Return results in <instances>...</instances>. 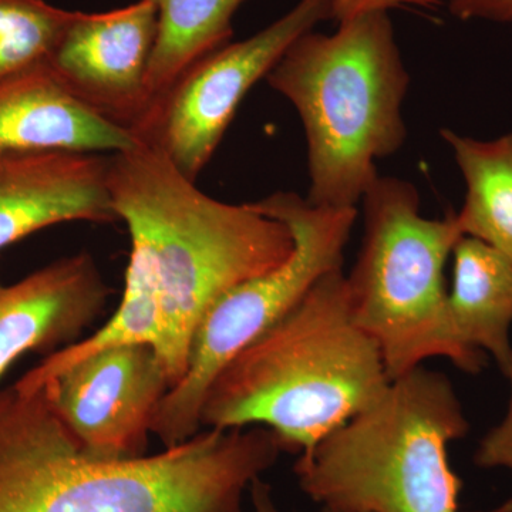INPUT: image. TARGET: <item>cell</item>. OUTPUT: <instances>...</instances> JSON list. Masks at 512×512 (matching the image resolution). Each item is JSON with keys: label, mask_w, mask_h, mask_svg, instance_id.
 Segmentation results:
<instances>
[{"label": "cell", "mask_w": 512, "mask_h": 512, "mask_svg": "<svg viewBox=\"0 0 512 512\" xmlns=\"http://www.w3.org/2000/svg\"><path fill=\"white\" fill-rule=\"evenodd\" d=\"M284 447L266 427L202 429L153 456H87L45 386L0 390V512H244Z\"/></svg>", "instance_id": "obj_1"}, {"label": "cell", "mask_w": 512, "mask_h": 512, "mask_svg": "<svg viewBox=\"0 0 512 512\" xmlns=\"http://www.w3.org/2000/svg\"><path fill=\"white\" fill-rule=\"evenodd\" d=\"M111 205L150 262L163 313L158 355L171 389L187 370L198 323L224 293L292 254L291 231L248 204L215 200L157 148L109 157Z\"/></svg>", "instance_id": "obj_2"}, {"label": "cell", "mask_w": 512, "mask_h": 512, "mask_svg": "<svg viewBox=\"0 0 512 512\" xmlns=\"http://www.w3.org/2000/svg\"><path fill=\"white\" fill-rule=\"evenodd\" d=\"M390 382L382 353L353 319L338 269L218 373L201 429L266 427L284 451L301 454L377 402Z\"/></svg>", "instance_id": "obj_3"}, {"label": "cell", "mask_w": 512, "mask_h": 512, "mask_svg": "<svg viewBox=\"0 0 512 512\" xmlns=\"http://www.w3.org/2000/svg\"><path fill=\"white\" fill-rule=\"evenodd\" d=\"M266 82L298 111L308 147L313 207L348 210L379 177L376 161L407 138L410 86L389 12L375 10L293 42Z\"/></svg>", "instance_id": "obj_4"}, {"label": "cell", "mask_w": 512, "mask_h": 512, "mask_svg": "<svg viewBox=\"0 0 512 512\" xmlns=\"http://www.w3.org/2000/svg\"><path fill=\"white\" fill-rule=\"evenodd\" d=\"M470 424L446 375L424 366L303 451L293 471L322 510L460 512L463 483L448 460Z\"/></svg>", "instance_id": "obj_5"}, {"label": "cell", "mask_w": 512, "mask_h": 512, "mask_svg": "<svg viewBox=\"0 0 512 512\" xmlns=\"http://www.w3.org/2000/svg\"><path fill=\"white\" fill-rule=\"evenodd\" d=\"M365 235L348 281L356 325L376 343L390 380L427 360L478 375L484 353L461 345L448 318L447 259L463 237L456 215H421L412 183L377 177L362 198Z\"/></svg>", "instance_id": "obj_6"}, {"label": "cell", "mask_w": 512, "mask_h": 512, "mask_svg": "<svg viewBox=\"0 0 512 512\" xmlns=\"http://www.w3.org/2000/svg\"><path fill=\"white\" fill-rule=\"evenodd\" d=\"M291 231L292 254L265 274L224 293L198 323L187 370L158 404L151 433L164 448L192 439L201 429V407L218 373L252 340L286 315L319 279L343 268L357 210L313 207L295 192H274L251 202Z\"/></svg>", "instance_id": "obj_7"}, {"label": "cell", "mask_w": 512, "mask_h": 512, "mask_svg": "<svg viewBox=\"0 0 512 512\" xmlns=\"http://www.w3.org/2000/svg\"><path fill=\"white\" fill-rule=\"evenodd\" d=\"M332 9L333 0H299L255 35L204 57L151 107L134 137L161 151L195 183L249 90L266 79L295 40L332 20Z\"/></svg>", "instance_id": "obj_8"}, {"label": "cell", "mask_w": 512, "mask_h": 512, "mask_svg": "<svg viewBox=\"0 0 512 512\" xmlns=\"http://www.w3.org/2000/svg\"><path fill=\"white\" fill-rule=\"evenodd\" d=\"M42 386L87 456L128 460L146 456L154 414L171 380L153 346L127 345L86 357Z\"/></svg>", "instance_id": "obj_9"}, {"label": "cell", "mask_w": 512, "mask_h": 512, "mask_svg": "<svg viewBox=\"0 0 512 512\" xmlns=\"http://www.w3.org/2000/svg\"><path fill=\"white\" fill-rule=\"evenodd\" d=\"M157 28L154 0L76 12L47 69L74 99L134 136L150 110L147 73Z\"/></svg>", "instance_id": "obj_10"}, {"label": "cell", "mask_w": 512, "mask_h": 512, "mask_svg": "<svg viewBox=\"0 0 512 512\" xmlns=\"http://www.w3.org/2000/svg\"><path fill=\"white\" fill-rule=\"evenodd\" d=\"M110 293L89 252L57 259L15 284L0 276V377L26 353L49 356L76 343Z\"/></svg>", "instance_id": "obj_11"}, {"label": "cell", "mask_w": 512, "mask_h": 512, "mask_svg": "<svg viewBox=\"0 0 512 512\" xmlns=\"http://www.w3.org/2000/svg\"><path fill=\"white\" fill-rule=\"evenodd\" d=\"M109 157L93 153H0V251L64 222L119 221Z\"/></svg>", "instance_id": "obj_12"}, {"label": "cell", "mask_w": 512, "mask_h": 512, "mask_svg": "<svg viewBox=\"0 0 512 512\" xmlns=\"http://www.w3.org/2000/svg\"><path fill=\"white\" fill-rule=\"evenodd\" d=\"M140 143L74 99L47 66L0 79V153H120Z\"/></svg>", "instance_id": "obj_13"}, {"label": "cell", "mask_w": 512, "mask_h": 512, "mask_svg": "<svg viewBox=\"0 0 512 512\" xmlns=\"http://www.w3.org/2000/svg\"><path fill=\"white\" fill-rule=\"evenodd\" d=\"M447 308L461 345L490 353L504 372L512 356V261L480 239L463 235L453 249Z\"/></svg>", "instance_id": "obj_14"}, {"label": "cell", "mask_w": 512, "mask_h": 512, "mask_svg": "<svg viewBox=\"0 0 512 512\" xmlns=\"http://www.w3.org/2000/svg\"><path fill=\"white\" fill-rule=\"evenodd\" d=\"M466 184L456 221L461 234L480 239L512 261V131L478 140L440 131Z\"/></svg>", "instance_id": "obj_15"}, {"label": "cell", "mask_w": 512, "mask_h": 512, "mask_svg": "<svg viewBox=\"0 0 512 512\" xmlns=\"http://www.w3.org/2000/svg\"><path fill=\"white\" fill-rule=\"evenodd\" d=\"M154 2L158 28L147 73L150 109L194 64L231 43L234 36L232 20L247 0Z\"/></svg>", "instance_id": "obj_16"}, {"label": "cell", "mask_w": 512, "mask_h": 512, "mask_svg": "<svg viewBox=\"0 0 512 512\" xmlns=\"http://www.w3.org/2000/svg\"><path fill=\"white\" fill-rule=\"evenodd\" d=\"M163 313L150 262L140 248L131 245L130 264L126 272V288L119 308L110 320L89 338L46 356L25 376L19 387L37 389L70 366L103 350L127 345H150L160 350L163 342Z\"/></svg>", "instance_id": "obj_17"}, {"label": "cell", "mask_w": 512, "mask_h": 512, "mask_svg": "<svg viewBox=\"0 0 512 512\" xmlns=\"http://www.w3.org/2000/svg\"><path fill=\"white\" fill-rule=\"evenodd\" d=\"M74 16L45 0H0V79L45 66Z\"/></svg>", "instance_id": "obj_18"}, {"label": "cell", "mask_w": 512, "mask_h": 512, "mask_svg": "<svg viewBox=\"0 0 512 512\" xmlns=\"http://www.w3.org/2000/svg\"><path fill=\"white\" fill-rule=\"evenodd\" d=\"M503 373L511 386L507 414L480 441L474 454V463L481 468H505L512 474V356Z\"/></svg>", "instance_id": "obj_19"}, {"label": "cell", "mask_w": 512, "mask_h": 512, "mask_svg": "<svg viewBox=\"0 0 512 512\" xmlns=\"http://www.w3.org/2000/svg\"><path fill=\"white\" fill-rule=\"evenodd\" d=\"M451 16L463 22L512 25V0H447Z\"/></svg>", "instance_id": "obj_20"}, {"label": "cell", "mask_w": 512, "mask_h": 512, "mask_svg": "<svg viewBox=\"0 0 512 512\" xmlns=\"http://www.w3.org/2000/svg\"><path fill=\"white\" fill-rule=\"evenodd\" d=\"M440 5L441 0H333L332 20L340 23L375 10H383V12L396 9L434 10Z\"/></svg>", "instance_id": "obj_21"}, {"label": "cell", "mask_w": 512, "mask_h": 512, "mask_svg": "<svg viewBox=\"0 0 512 512\" xmlns=\"http://www.w3.org/2000/svg\"><path fill=\"white\" fill-rule=\"evenodd\" d=\"M251 495V512H281L275 503L271 485L266 484L261 478H256L249 488Z\"/></svg>", "instance_id": "obj_22"}, {"label": "cell", "mask_w": 512, "mask_h": 512, "mask_svg": "<svg viewBox=\"0 0 512 512\" xmlns=\"http://www.w3.org/2000/svg\"><path fill=\"white\" fill-rule=\"evenodd\" d=\"M322 512H340V511L322 510Z\"/></svg>", "instance_id": "obj_23"}]
</instances>
